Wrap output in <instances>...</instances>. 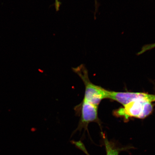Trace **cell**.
Masks as SVG:
<instances>
[{"mask_svg": "<svg viewBox=\"0 0 155 155\" xmlns=\"http://www.w3.org/2000/svg\"><path fill=\"white\" fill-rule=\"evenodd\" d=\"M72 70L84 83L85 93L83 100L98 106L103 100L109 98L110 91L91 82L89 78L88 70L84 64H82L77 67L73 68Z\"/></svg>", "mask_w": 155, "mask_h": 155, "instance_id": "obj_1", "label": "cell"}, {"mask_svg": "<svg viewBox=\"0 0 155 155\" xmlns=\"http://www.w3.org/2000/svg\"><path fill=\"white\" fill-rule=\"evenodd\" d=\"M114 112L117 117L128 120L131 118L143 119L152 114L153 109L152 103L145 101H132Z\"/></svg>", "mask_w": 155, "mask_h": 155, "instance_id": "obj_2", "label": "cell"}, {"mask_svg": "<svg viewBox=\"0 0 155 155\" xmlns=\"http://www.w3.org/2000/svg\"><path fill=\"white\" fill-rule=\"evenodd\" d=\"M98 107L83 100L80 104L75 107V114L80 116V120L77 127L73 132L71 136L77 131L81 132L83 129L84 130V133L87 131L89 134L88 126L92 122H95L100 125L98 117Z\"/></svg>", "mask_w": 155, "mask_h": 155, "instance_id": "obj_3", "label": "cell"}, {"mask_svg": "<svg viewBox=\"0 0 155 155\" xmlns=\"http://www.w3.org/2000/svg\"><path fill=\"white\" fill-rule=\"evenodd\" d=\"M124 106L132 101L137 100L155 102V94L145 93L117 92L110 91L109 98Z\"/></svg>", "mask_w": 155, "mask_h": 155, "instance_id": "obj_4", "label": "cell"}, {"mask_svg": "<svg viewBox=\"0 0 155 155\" xmlns=\"http://www.w3.org/2000/svg\"><path fill=\"white\" fill-rule=\"evenodd\" d=\"M102 135L106 148V155H119L121 149L116 147L115 143L108 140L107 137L103 134Z\"/></svg>", "mask_w": 155, "mask_h": 155, "instance_id": "obj_5", "label": "cell"}, {"mask_svg": "<svg viewBox=\"0 0 155 155\" xmlns=\"http://www.w3.org/2000/svg\"><path fill=\"white\" fill-rule=\"evenodd\" d=\"M155 48V43L146 44L143 46L140 51L137 54V55H141L147 51H149Z\"/></svg>", "mask_w": 155, "mask_h": 155, "instance_id": "obj_6", "label": "cell"}, {"mask_svg": "<svg viewBox=\"0 0 155 155\" xmlns=\"http://www.w3.org/2000/svg\"><path fill=\"white\" fill-rule=\"evenodd\" d=\"M95 13L97 12V9L98 7V5L97 1V0H95Z\"/></svg>", "mask_w": 155, "mask_h": 155, "instance_id": "obj_7", "label": "cell"}, {"mask_svg": "<svg viewBox=\"0 0 155 155\" xmlns=\"http://www.w3.org/2000/svg\"><path fill=\"white\" fill-rule=\"evenodd\" d=\"M84 153L86 154L87 155H90V154H89V153L87 151H86V152H85Z\"/></svg>", "mask_w": 155, "mask_h": 155, "instance_id": "obj_8", "label": "cell"}]
</instances>
